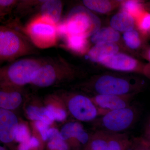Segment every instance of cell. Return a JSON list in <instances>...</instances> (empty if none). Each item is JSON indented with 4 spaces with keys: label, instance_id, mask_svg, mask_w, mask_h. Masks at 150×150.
Wrapping results in <instances>:
<instances>
[{
    "label": "cell",
    "instance_id": "6da1fadb",
    "mask_svg": "<svg viewBox=\"0 0 150 150\" xmlns=\"http://www.w3.org/2000/svg\"><path fill=\"white\" fill-rule=\"evenodd\" d=\"M90 85L95 95L124 96L139 92L144 86V82L131 77L104 74L94 79Z\"/></svg>",
    "mask_w": 150,
    "mask_h": 150
},
{
    "label": "cell",
    "instance_id": "5b68a950",
    "mask_svg": "<svg viewBox=\"0 0 150 150\" xmlns=\"http://www.w3.org/2000/svg\"><path fill=\"white\" fill-rule=\"evenodd\" d=\"M29 44L21 35L13 30L1 28L0 31L1 60H9L25 54L29 50Z\"/></svg>",
    "mask_w": 150,
    "mask_h": 150
},
{
    "label": "cell",
    "instance_id": "ba28073f",
    "mask_svg": "<svg viewBox=\"0 0 150 150\" xmlns=\"http://www.w3.org/2000/svg\"><path fill=\"white\" fill-rule=\"evenodd\" d=\"M136 94H132L124 96L97 95L91 99L100 109L110 111L132 105L131 102Z\"/></svg>",
    "mask_w": 150,
    "mask_h": 150
},
{
    "label": "cell",
    "instance_id": "5bb4252c",
    "mask_svg": "<svg viewBox=\"0 0 150 150\" xmlns=\"http://www.w3.org/2000/svg\"><path fill=\"white\" fill-rule=\"evenodd\" d=\"M110 24V27L116 31L125 33L134 29L135 20L130 14L121 11L112 16Z\"/></svg>",
    "mask_w": 150,
    "mask_h": 150
},
{
    "label": "cell",
    "instance_id": "836d02e7",
    "mask_svg": "<svg viewBox=\"0 0 150 150\" xmlns=\"http://www.w3.org/2000/svg\"><path fill=\"white\" fill-rule=\"evenodd\" d=\"M146 56L147 59L150 62V48L148 49L146 53Z\"/></svg>",
    "mask_w": 150,
    "mask_h": 150
},
{
    "label": "cell",
    "instance_id": "4dcf8cb0",
    "mask_svg": "<svg viewBox=\"0 0 150 150\" xmlns=\"http://www.w3.org/2000/svg\"><path fill=\"white\" fill-rule=\"evenodd\" d=\"M142 138L145 141L150 143V116L146 123L144 129L143 137Z\"/></svg>",
    "mask_w": 150,
    "mask_h": 150
},
{
    "label": "cell",
    "instance_id": "9c48e42d",
    "mask_svg": "<svg viewBox=\"0 0 150 150\" xmlns=\"http://www.w3.org/2000/svg\"><path fill=\"white\" fill-rule=\"evenodd\" d=\"M16 115L11 110L0 109V140L8 144L15 139L16 132L18 125Z\"/></svg>",
    "mask_w": 150,
    "mask_h": 150
},
{
    "label": "cell",
    "instance_id": "7402d4cb",
    "mask_svg": "<svg viewBox=\"0 0 150 150\" xmlns=\"http://www.w3.org/2000/svg\"><path fill=\"white\" fill-rule=\"evenodd\" d=\"M66 37L69 48L79 53L85 51L88 44L86 38L81 35H69Z\"/></svg>",
    "mask_w": 150,
    "mask_h": 150
},
{
    "label": "cell",
    "instance_id": "7c38bea8",
    "mask_svg": "<svg viewBox=\"0 0 150 150\" xmlns=\"http://www.w3.org/2000/svg\"><path fill=\"white\" fill-rule=\"evenodd\" d=\"M54 65L46 64L33 73L31 83L40 87H47L55 82L58 76V70Z\"/></svg>",
    "mask_w": 150,
    "mask_h": 150
},
{
    "label": "cell",
    "instance_id": "cb8c5ba5",
    "mask_svg": "<svg viewBox=\"0 0 150 150\" xmlns=\"http://www.w3.org/2000/svg\"><path fill=\"white\" fill-rule=\"evenodd\" d=\"M45 115L51 121H64L67 117V113L64 109L52 104L48 105L44 107Z\"/></svg>",
    "mask_w": 150,
    "mask_h": 150
},
{
    "label": "cell",
    "instance_id": "ffe728a7",
    "mask_svg": "<svg viewBox=\"0 0 150 150\" xmlns=\"http://www.w3.org/2000/svg\"><path fill=\"white\" fill-rule=\"evenodd\" d=\"M48 150H70L69 146L66 141L62 139L60 133L56 128H51L48 134Z\"/></svg>",
    "mask_w": 150,
    "mask_h": 150
},
{
    "label": "cell",
    "instance_id": "e575fe53",
    "mask_svg": "<svg viewBox=\"0 0 150 150\" xmlns=\"http://www.w3.org/2000/svg\"><path fill=\"white\" fill-rule=\"evenodd\" d=\"M0 150H6L5 148L3 146L0 147Z\"/></svg>",
    "mask_w": 150,
    "mask_h": 150
},
{
    "label": "cell",
    "instance_id": "30bf717a",
    "mask_svg": "<svg viewBox=\"0 0 150 150\" xmlns=\"http://www.w3.org/2000/svg\"><path fill=\"white\" fill-rule=\"evenodd\" d=\"M60 133L62 139L65 141L74 140L75 147L79 145L87 146L90 139L83 126L79 122H71L66 123L62 127Z\"/></svg>",
    "mask_w": 150,
    "mask_h": 150
},
{
    "label": "cell",
    "instance_id": "1f68e13d",
    "mask_svg": "<svg viewBox=\"0 0 150 150\" xmlns=\"http://www.w3.org/2000/svg\"><path fill=\"white\" fill-rule=\"evenodd\" d=\"M18 150H33L30 144L29 140L27 142L19 144L18 147Z\"/></svg>",
    "mask_w": 150,
    "mask_h": 150
},
{
    "label": "cell",
    "instance_id": "44dd1931",
    "mask_svg": "<svg viewBox=\"0 0 150 150\" xmlns=\"http://www.w3.org/2000/svg\"><path fill=\"white\" fill-rule=\"evenodd\" d=\"M84 5L90 11L100 13H105L110 11L112 8V3L105 0H84Z\"/></svg>",
    "mask_w": 150,
    "mask_h": 150
},
{
    "label": "cell",
    "instance_id": "484cf974",
    "mask_svg": "<svg viewBox=\"0 0 150 150\" xmlns=\"http://www.w3.org/2000/svg\"><path fill=\"white\" fill-rule=\"evenodd\" d=\"M123 37L126 46L131 49H137L141 45V40L139 33L135 30L124 33Z\"/></svg>",
    "mask_w": 150,
    "mask_h": 150
},
{
    "label": "cell",
    "instance_id": "83f0119b",
    "mask_svg": "<svg viewBox=\"0 0 150 150\" xmlns=\"http://www.w3.org/2000/svg\"><path fill=\"white\" fill-rule=\"evenodd\" d=\"M30 137L27 126L23 123L19 124L16 132L14 140L20 144L27 142Z\"/></svg>",
    "mask_w": 150,
    "mask_h": 150
},
{
    "label": "cell",
    "instance_id": "52a82bcc",
    "mask_svg": "<svg viewBox=\"0 0 150 150\" xmlns=\"http://www.w3.org/2000/svg\"><path fill=\"white\" fill-rule=\"evenodd\" d=\"M42 64L35 59H24L12 64L8 68L6 75L11 82L16 85H24L31 83L33 73Z\"/></svg>",
    "mask_w": 150,
    "mask_h": 150
},
{
    "label": "cell",
    "instance_id": "277c9868",
    "mask_svg": "<svg viewBox=\"0 0 150 150\" xmlns=\"http://www.w3.org/2000/svg\"><path fill=\"white\" fill-rule=\"evenodd\" d=\"M56 24L49 19L40 16L28 25L26 31L36 46L47 48L56 43L57 33Z\"/></svg>",
    "mask_w": 150,
    "mask_h": 150
},
{
    "label": "cell",
    "instance_id": "d4e9b609",
    "mask_svg": "<svg viewBox=\"0 0 150 150\" xmlns=\"http://www.w3.org/2000/svg\"><path fill=\"white\" fill-rule=\"evenodd\" d=\"M122 11L128 13L134 17L138 18L141 14L144 11L143 6L139 2L136 1H127L122 2Z\"/></svg>",
    "mask_w": 150,
    "mask_h": 150
},
{
    "label": "cell",
    "instance_id": "8fae6325",
    "mask_svg": "<svg viewBox=\"0 0 150 150\" xmlns=\"http://www.w3.org/2000/svg\"><path fill=\"white\" fill-rule=\"evenodd\" d=\"M100 64L115 71L130 72L137 71L138 62L136 59L122 53H117L108 57Z\"/></svg>",
    "mask_w": 150,
    "mask_h": 150
},
{
    "label": "cell",
    "instance_id": "9a60e30c",
    "mask_svg": "<svg viewBox=\"0 0 150 150\" xmlns=\"http://www.w3.org/2000/svg\"><path fill=\"white\" fill-rule=\"evenodd\" d=\"M108 150H130L133 139L126 133L108 132Z\"/></svg>",
    "mask_w": 150,
    "mask_h": 150
},
{
    "label": "cell",
    "instance_id": "603a6c76",
    "mask_svg": "<svg viewBox=\"0 0 150 150\" xmlns=\"http://www.w3.org/2000/svg\"><path fill=\"white\" fill-rule=\"evenodd\" d=\"M26 113L28 118L32 121H42L49 126L53 123L45 115L44 107L30 105L26 109Z\"/></svg>",
    "mask_w": 150,
    "mask_h": 150
},
{
    "label": "cell",
    "instance_id": "f1b7e54d",
    "mask_svg": "<svg viewBox=\"0 0 150 150\" xmlns=\"http://www.w3.org/2000/svg\"><path fill=\"white\" fill-rule=\"evenodd\" d=\"M131 150H150V145L142 138L133 139Z\"/></svg>",
    "mask_w": 150,
    "mask_h": 150
},
{
    "label": "cell",
    "instance_id": "e0dca14e",
    "mask_svg": "<svg viewBox=\"0 0 150 150\" xmlns=\"http://www.w3.org/2000/svg\"><path fill=\"white\" fill-rule=\"evenodd\" d=\"M120 38L119 32L111 27H106L100 28L91 36V41L95 44L105 42L115 43Z\"/></svg>",
    "mask_w": 150,
    "mask_h": 150
},
{
    "label": "cell",
    "instance_id": "4316f807",
    "mask_svg": "<svg viewBox=\"0 0 150 150\" xmlns=\"http://www.w3.org/2000/svg\"><path fill=\"white\" fill-rule=\"evenodd\" d=\"M137 24L139 29L143 33H150V13L144 11L137 18Z\"/></svg>",
    "mask_w": 150,
    "mask_h": 150
},
{
    "label": "cell",
    "instance_id": "d590c367",
    "mask_svg": "<svg viewBox=\"0 0 150 150\" xmlns=\"http://www.w3.org/2000/svg\"><path fill=\"white\" fill-rule=\"evenodd\" d=\"M148 142V143H149V144L150 145V143H149V142Z\"/></svg>",
    "mask_w": 150,
    "mask_h": 150
},
{
    "label": "cell",
    "instance_id": "4fadbf2b",
    "mask_svg": "<svg viewBox=\"0 0 150 150\" xmlns=\"http://www.w3.org/2000/svg\"><path fill=\"white\" fill-rule=\"evenodd\" d=\"M118 51L119 47L115 43H100L95 44L88 56L91 62L101 63L108 57L118 53Z\"/></svg>",
    "mask_w": 150,
    "mask_h": 150
},
{
    "label": "cell",
    "instance_id": "f546056e",
    "mask_svg": "<svg viewBox=\"0 0 150 150\" xmlns=\"http://www.w3.org/2000/svg\"><path fill=\"white\" fill-rule=\"evenodd\" d=\"M34 125L35 128L40 133L42 139L43 141L48 140V134L49 125L41 121H35Z\"/></svg>",
    "mask_w": 150,
    "mask_h": 150
},
{
    "label": "cell",
    "instance_id": "7a4b0ae2",
    "mask_svg": "<svg viewBox=\"0 0 150 150\" xmlns=\"http://www.w3.org/2000/svg\"><path fill=\"white\" fill-rule=\"evenodd\" d=\"M64 23L67 36L79 35L86 38L95 33L101 25L99 18L91 11L81 6H76L71 10Z\"/></svg>",
    "mask_w": 150,
    "mask_h": 150
},
{
    "label": "cell",
    "instance_id": "d6a6232c",
    "mask_svg": "<svg viewBox=\"0 0 150 150\" xmlns=\"http://www.w3.org/2000/svg\"><path fill=\"white\" fill-rule=\"evenodd\" d=\"M15 1L13 0H1L0 5L3 7L8 6L12 4Z\"/></svg>",
    "mask_w": 150,
    "mask_h": 150
},
{
    "label": "cell",
    "instance_id": "ac0fdd59",
    "mask_svg": "<svg viewBox=\"0 0 150 150\" xmlns=\"http://www.w3.org/2000/svg\"><path fill=\"white\" fill-rule=\"evenodd\" d=\"M22 101L21 95L17 91H1L0 107L9 110L16 109Z\"/></svg>",
    "mask_w": 150,
    "mask_h": 150
},
{
    "label": "cell",
    "instance_id": "d6986e66",
    "mask_svg": "<svg viewBox=\"0 0 150 150\" xmlns=\"http://www.w3.org/2000/svg\"><path fill=\"white\" fill-rule=\"evenodd\" d=\"M108 132L98 130L90 137L86 150H108Z\"/></svg>",
    "mask_w": 150,
    "mask_h": 150
},
{
    "label": "cell",
    "instance_id": "8992f818",
    "mask_svg": "<svg viewBox=\"0 0 150 150\" xmlns=\"http://www.w3.org/2000/svg\"><path fill=\"white\" fill-rule=\"evenodd\" d=\"M68 105L71 114L81 121H93L109 112L100 109L91 98L81 94L72 96L69 100Z\"/></svg>",
    "mask_w": 150,
    "mask_h": 150
},
{
    "label": "cell",
    "instance_id": "3957f363",
    "mask_svg": "<svg viewBox=\"0 0 150 150\" xmlns=\"http://www.w3.org/2000/svg\"><path fill=\"white\" fill-rule=\"evenodd\" d=\"M140 112L136 105L109 111L97 119L98 130L112 133H123L134 126Z\"/></svg>",
    "mask_w": 150,
    "mask_h": 150
},
{
    "label": "cell",
    "instance_id": "2e32d148",
    "mask_svg": "<svg viewBox=\"0 0 150 150\" xmlns=\"http://www.w3.org/2000/svg\"><path fill=\"white\" fill-rule=\"evenodd\" d=\"M62 10V1L59 0L44 1L41 7V16L57 23L61 18Z\"/></svg>",
    "mask_w": 150,
    "mask_h": 150
}]
</instances>
